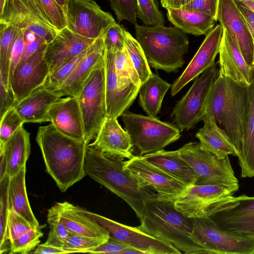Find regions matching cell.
I'll return each mask as SVG.
<instances>
[{"instance_id":"681fc988","label":"cell","mask_w":254,"mask_h":254,"mask_svg":"<svg viewBox=\"0 0 254 254\" xmlns=\"http://www.w3.org/2000/svg\"><path fill=\"white\" fill-rule=\"evenodd\" d=\"M219 2V0H192L181 8L205 13L217 21Z\"/></svg>"},{"instance_id":"52a82bcc","label":"cell","mask_w":254,"mask_h":254,"mask_svg":"<svg viewBox=\"0 0 254 254\" xmlns=\"http://www.w3.org/2000/svg\"><path fill=\"white\" fill-rule=\"evenodd\" d=\"M234 193L220 186L194 185L189 186L175 199L174 205L191 218L210 217L238 203Z\"/></svg>"},{"instance_id":"5b68a950","label":"cell","mask_w":254,"mask_h":254,"mask_svg":"<svg viewBox=\"0 0 254 254\" xmlns=\"http://www.w3.org/2000/svg\"><path fill=\"white\" fill-rule=\"evenodd\" d=\"M136 40L149 65L167 72H176L182 67L183 56L189 47V38L176 27L134 25Z\"/></svg>"},{"instance_id":"bcb514c9","label":"cell","mask_w":254,"mask_h":254,"mask_svg":"<svg viewBox=\"0 0 254 254\" xmlns=\"http://www.w3.org/2000/svg\"><path fill=\"white\" fill-rule=\"evenodd\" d=\"M126 31L123 25L116 21L112 23L103 34L106 50L115 52L124 50Z\"/></svg>"},{"instance_id":"4dcf8cb0","label":"cell","mask_w":254,"mask_h":254,"mask_svg":"<svg viewBox=\"0 0 254 254\" xmlns=\"http://www.w3.org/2000/svg\"><path fill=\"white\" fill-rule=\"evenodd\" d=\"M30 133L23 127L19 128L0 148L7 164V175L10 178L26 167L31 152Z\"/></svg>"},{"instance_id":"11a10c76","label":"cell","mask_w":254,"mask_h":254,"mask_svg":"<svg viewBox=\"0 0 254 254\" xmlns=\"http://www.w3.org/2000/svg\"><path fill=\"white\" fill-rule=\"evenodd\" d=\"M31 253L34 254H69L70 252L65 248L55 247L44 243L39 244Z\"/></svg>"},{"instance_id":"60d3db41","label":"cell","mask_w":254,"mask_h":254,"mask_svg":"<svg viewBox=\"0 0 254 254\" xmlns=\"http://www.w3.org/2000/svg\"><path fill=\"white\" fill-rule=\"evenodd\" d=\"M136 16L144 25H164V17L155 0H137Z\"/></svg>"},{"instance_id":"9a60e30c","label":"cell","mask_w":254,"mask_h":254,"mask_svg":"<svg viewBox=\"0 0 254 254\" xmlns=\"http://www.w3.org/2000/svg\"><path fill=\"white\" fill-rule=\"evenodd\" d=\"M47 44L41 47L26 59L20 61L9 77V83L17 102L43 85L49 75L45 53Z\"/></svg>"},{"instance_id":"8d00e7d4","label":"cell","mask_w":254,"mask_h":254,"mask_svg":"<svg viewBox=\"0 0 254 254\" xmlns=\"http://www.w3.org/2000/svg\"><path fill=\"white\" fill-rule=\"evenodd\" d=\"M47 222L50 231L45 244L64 248L71 233L62 222L57 204L48 210Z\"/></svg>"},{"instance_id":"d4e9b609","label":"cell","mask_w":254,"mask_h":254,"mask_svg":"<svg viewBox=\"0 0 254 254\" xmlns=\"http://www.w3.org/2000/svg\"><path fill=\"white\" fill-rule=\"evenodd\" d=\"M0 23L26 29L33 33L44 27H53L33 0H6L0 13Z\"/></svg>"},{"instance_id":"c3c4849f","label":"cell","mask_w":254,"mask_h":254,"mask_svg":"<svg viewBox=\"0 0 254 254\" xmlns=\"http://www.w3.org/2000/svg\"><path fill=\"white\" fill-rule=\"evenodd\" d=\"M118 22L127 20L137 24V0H109Z\"/></svg>"},{"instance_id":"db71d44e","label":"cell","mask_w":254,"mask_h":254,"mask_svg":"<svg viewBox=\"0 0 254 254\" xmlns=\"http://www.w3.org/2000/svg\"><path fill=\"white\" fill-rule=\"evenodd\" d=\"M234 1L236 3L254 41V12L241 3L235 0Z\"/></svg>"},{"instance_id":"2e32d148","label":"cell","mask_w":254,"mask_h":254,"mask_svg":"<svg viewBox=\"0 0 254 254\" xmlns=\"http://www.w3.org/2000/svg\"><path fill=\"white\" fill-rule=\"evenodd\" d=\"M223 33V28L217 25L206 35L198 51L182 74L171 85V94L174 96L188 83L213 65Z\"/></svg>"},{"instance_id":"d6a6232c","label":"cell","mask_w":254,"mask_h":254,"mask_svg":"<svg viewBox=\"0 0 254 254\" xmlns=\"http://www.w3.org/2000/svg\"><path fill=\"white\" fill-rule=\"evenodd\" d=\"M171 87L157 73L152 72L139 89V103L147 116L156 118L159 113L164 96Z\"/></svg>"},{"instance_id":"44dd1931","label":"cell","mask_w":254,"mask_h":254,"mask_svg":"<svg viewBox=\"0 0 254 254\" xmlns=\"http://www.w3.org/2000/svg\"><path fill=\"white\" fill-rule=\"evenodd\" d=\"M103 34L94 41L84 58L55 90L62 97L77 98L93 71L104 60L106 48Z\"/></svg>"},{"instance_id":"d590c367","label":"cell","mask_w":254,"mask_h":254,"mask_svg":"<svg viewBox=\"0 0 254 254\" xmlns=\"http://www.w3.org/2000/svg\"><path fill=\"white\" fill-rule=\"evenodd\" d=\"M115 65L119 89L124 90L133 86H141L138 74L126 48L115 52Z\"/></svg>"},{"instance_id":"6da1fadb","label":"cell","mask_w":254,"mask_h":254,"mask_svg":"<svg viewBox=\"0 0 254 254\" xmlns=\"http://www.w3.org/2000/svg\"><path fill=\"white\" fill-rule=\"evenodd\" d=\"M36 140L46 171L62 192L86 175L85 160L88 144L62 133L51 123L39 127Z\"/></svg>"},{"instance_id":"f5cc1de1","label":"cell","mask_w":254,"mask_h":254,"mask_svg":"<svg viewBox=\"0 0 254 254\" xmlns=\"http://www.w3.org/2000/svg\"><path fill=\"white\" fill-rule=\"evenodd\" d=\"M131 247L121 242L109 238L99 246L90 250V254H124L125 252Z\"/></svg>"},{"instance_id":"9f6ffc18","label":"cell","mask_w":254,"mask_h":254,"mask_svg":"<svg viewBox=\"0 0 254 254\" xmlns=\"http://www.w3.org/2000/svg\"><path fill=\"white\" fill-rule=\"evenodd\" d=\"M192 0H160L162 6L168 9L169 8H181Z\"/></svg>"},{"instance_id":"94428289","label":"cell","mask_w":254,"mask_h":254,"mask_svg":"<svg viewBox=\"0 0 254 254\" xmlns=\"http://www.w3.org/2000/svg\"><path fill=\"white\" fill-rule=\"evenodd\" d=\"M6 0H0V13H1L4 7Z\"/></svg>"},{"instance_id":"277c9868","label":"cell","mask_w":254,"mask_h":254,"mask_svg":"<svg viewBox=\"0 0 254 254\" xmlns=\"http://www.w3.org/2000/svg\"><path fill=\"white\" fill-rule=\"evenodd\" d=\"M247 87L218 75L205 105L204 114L212 116L222 125L239 153L244 129Z\"/></svg>"},{"instance_id":"4fadbf2b","label":"cell","mask_w":254,"mask_h":254,"mask_svg":"<svg viewBox=\"0 0 254 254\" xmlns=\"http://www.w3.org/2000/svg\"><path fill=\"white\" fill-rule=\"evenodd\" d=\"M66 27L82 36L96 40L115 20L93 0H69Z\"/></svg>"},{"instance_id":"7402d4cb","label":"cell","mask_w":254,"mask_h":254,"mask_svg":"<svg viewBox=\"0 0 254 254\" xmlns=\"http://www.w3.org/2000/svg\"><path fill=\"white\" fill-rule=\"evenodd\" d=\"M50 122L62 133L85 142L82 115L77 98H60L51 106Z\"/></svg>"},{"instance_id":"91938a15","label":"cell","mask_w":254,"mask_h":254,"mask_svg":"<svg viewBox=\"0 0 254 254\" xmlns=\"http://www.w3.org/2000/svg\"><path fill=\"white\" fill-rule=\"evenodd\" d=\"M58 4L63 9L64 11L65 14L67 11L68 3L69 0H55Z\"/></svg>"},{"instance_id":"484cf974","label":"cell","mask_w":254,"mask_h":254,"mask_svg":"<svg viewBox=\"0 0 254 254\" xmlns=\"http://www.w3.org/2000/svg\"><path fill=\"white\" fill-rule=\"evenodd\" d=\"M61 97L59 92L49 89L43 85L16 102L14 107L25 123L50 122L48 112L53 104Z\"/></svg>"},{"instance_id":"680465c9","label":"cell","mask_w":254,"mask_h":254,"mask_svg":"<svg viewBox=\"0 0 254 254\" xmlns=\"http://www.w3.org/2000/svg\"><path fill=\"white\" fill-rule=\"evenodd\" d=\"M237 1L254 12V0H234Z\"/></svg>"},{"instance_id":"cb8c5ba5","label":"cell","mask_w":254,"mask_h":254,"mask_svg":"<svg viewBox=\"0 0 254 254\" xmlns=\"http://www.w3.org/2000/svg\"><path fill=\"white\" fill-rule=\"evenodd\" d=\"M236 199V205L210 217L224 230L254 237V196L242 194Z\"/></svg>"},{"instance_id":"7dc6e473","label":"cell","mask_w":254,"mask_h":254,"mask_svg":"<svg viewBox=\"0 0 254 254\" xmlns=\"http://www.w3.org/2000/svg\"><path fill=\"white\" fill-rule=\"evenodd\" d=\"M34 228L29 222L13 209L8 208L7 230L10 244L21 235Z\"/></svg>"},{"instance_id":"83f0119b","label":"cell","mask_w":254,"mask_h":254,"mask_svg":"<svg viewBox=\"0 0 254 254\" xmlns=\"http://www.w3.org/2000/svg\"><path fill=\"white\" fill-rule=\"evenodd\" d=\"M238 159L241 177H254V67L251 83L247 87L243 138Z\"/></svg>"},{"instance_id":"ac0fdd59","label":"cell","mask_w":254,"mask_h":254,"mask_svg":"<svg viewBox=\"0 0 254 254\" xmlns=\"http://www.w3.org/2000/svg\"><path fill=\"white\" fill-rule=\"evenodd\" d=\"M217 20L237 42L249 66L254 67V41L233 0H219Z\"/></svg>"},{"instance_id":"836d02e7","label":"cell","mask_w":254,"mask_h":254,"mask_svg":"<svg viewBox=\"0 0 254 254\" xmlns=\"http://www.w3.org/2000/svg\"><path fill=\"white\" fill-rule=\"evenodd\" d=\"M26 167L10 178L8 187V208L13 209L27 220L34 228L39 227L38 221L30 205L25 185Z\"/></svg>"},{"instance_id":"ffe728a7","label":"cell","mask_w":254,"mask_h":254,"mask_svg":"<svg viewBox=\"0 0 254 254\" xmlns=\"http://www.w3.org/2000/svg\"><path fill=\"white\" fill-rule=\"evenodd\" d=\"M115 52L106 50L105 89L107 117L117 119L133 103L140 86H133L124 90L119 88L115 70Z\"/></svg>"},{"instance_id":"f6af8a7d","label":"cell","mask_w":254,"mask_h":254,"mask_svg":"<svg viewBox=\"0 0 254 254\" xmlns=\"http://www.w3.org/2000/svg\"><path fill=\"white\" fill-rule=\"evenodd\" d=\"M109 238L86 237L70 233L64 248L68 249L70 253H88L90 250L99 246Z\"/></svg>"},{"instance_id":"30bf717a","label":"cell","mask_w":254,"mask_h":254,"mask_svg":"<svg viewBox=\"0 0 254 254\" xmlns=\"http://www.w3.org/2000/svg\"><path fill=\"white\" fill-rule=\"evenodd\" d=\"M192 238L211 254H254V237L224 230L211 217L193 219Z\"/></svg>"},{"instance_id":"3957f363","label":"cell","mask_w":254,"mask_h":254,"mask_svg":"<svg viewBox=\"0 0 254 254\" xmlns=\"http://www.w3.org/2000/svg\"><path fill=\"white\" fill-rule=\"evenodd\" d=\"M125 163L122 158L104 154L87 145L86 175L122 198L140 219L145 200L151 194L124 168Z\"/></svg>"},{"instance_id":"f907efd6","label":"cell","mask_w":254,"mask_h":254,"mask_svg":"<svg viewBox=\"0 0 254 254\" xmlns=\"http://www.w3.org/2000/svg\"><path fill=\"white\" fill-rule=\"evenodd\" d=\"M25 30L20 28L15 38L11 54L9 77L22 57L25 45Z\"/></svg>"},{"instance_id":"603a6c76","label":"cell","mask_w":254,"mask_h":254,"mask_svg":"<svg viewBox=\"0 0 254 254\" xmlns=\"http://www.w3.org/2000/svg\"><path fill=\"white\" fill-rule=\"evenodd\" d=\"M88 145L108 155L128 159L134 156L131 139L117 118L107 117L96 137Z\"/></svg>"},{"instance_id":"816d5d0a","label":"cell","mask_w":254,"mask_h":254,"mask_svg":"<svg viewBox=\"0 0 254 254\" xmlns=\"http://www.w3.org/2000/svg\"><path fill=\"white\" fill-rule=\"evenodd\" d=\"M17 102L14 92L11 87L6 88L0 78V119Z\"/></svg>"},{"instance_id":"ab89813d","label":"cell","mask_w":254,"mask_h":254,"mask_svg":"<svg viewBox=\"0 0 254 254\" xmlns=\"http://www.w3.org/2000/svg\"><path fill=\"white\" fill-rule=\"evenodd\" d=\"M45 18L55 29L66 27V14L55 0H33Z\"/></svg>"},{"instance_id":"b9f144b4","label":"cell","mask_w":254,"mask_h":254,"mask_svg":"<svg viewBox=\"0 0 254 254\" xmlns=\"http://www.w3.org/2000/svg\"><path fill=\"white\" fill-rule=\"evenodd\" d=\"M43 227L32 228L24 233L10 244L9 254H27L31 253L40 244L43 236Z\"/></svg>"},{"instance_id":"8992f818","label":"cell","mask_w":254,"mask_h":254,"mask_svg":"<svg viewBox=\"0 0 254 254\" xmlns=\"http://www.w3.org/2000/svg\"><path fill=\"white\" fill-rule=\"evenodd\" d=\"M121 117L133 147L141 156L164 150L181 136V131L176 125L157 118L128 111L124 112Z\"/></svg>"},{"instance_id":"74e56055","label":"cell","mask_w":254,"mask_h":254,"mask_svg":"<svg viewBox=\"0 0 254 254\" xmlns=\"http://www.w3.org/2000/svg\"><path fill=\"white\" fill-rule=\"evenodd\" d=\"M125 47L142 83L147 79L152 72L140 44L127 31L125 37Z\"/></svg>"},{"instance_id":"ee69618b","label":"cell","mask_w":254,"mask_h":254,"mask_svg":"<svg viewBox=\"0 0 254 254\" xmlns=\"http://www.w3.org/2000/svg\"><path fill=\"white\" fill-rule=\"evenodd\" d=\"M88 48L80 55L66 63L56 71L50 74L44 84V87L53 91L56 90L84 58L87 53Z\"/></svg>"},{"instance_id":"1f68e13d","label":"cell","mask_w":254,"mask_h":254,"mask_svg":"<svg viewBox=\"0 0 254 254\" xmlns=\"http://www.w3.org/2000/svg\"><path fill=\"white\" fill-rule=\"evenodd\" d=\"M167 16L175 27L195 36L206 35L213 29L216 21L205 13L182 8L168 9Z\"/></svg>"},{"instance_id":"f1b7e54d","label":"cell","mask_w":254,"mask_h":254,"mask_svg":"<svg viewBox=\"0 0 254 254\" xmlns=\"http://www.w3.org/2000/svg\"><path fill=\"white\" fill-rule=\"evenodd\" d=\"M56 204L62 222L71 233L86 237L110 238L107 231L86 215L82 208L67 201Z\"/></svg>"},{"instance_id":"ba28073f","label":"cell","mask_w":254,"mask_h":254,"mask_svg":"<svg viewBox=\"0 0 254 254\" xmlns=\"http://www.w3.org/2000/svg\"><path fill=\"white\" fill-rule=\"evenodd\" d=\"M181 157L193 170L195 185H218L234 192L238 190L239 181L228 156L219 159L202 149L197 142H190L179 149Z\"/></svg>"},{"instance_id":"5bb4252c","label":"cell","mask_w":254,"mask_h":254,"mask_svg":"<svg viewBox=\"0 0 254 254\" xmlns=\"http://www.w3.org/2000/svg\"><path fill=\"white\" fill-rule=\"evenodd\" d=\"M124 168L142 188L152 187L158 197L175 201L189 187L146 161L142 156H134L125 161Z\"/></svg>"},{"instance_id":"7a4b0ae2","label":"cell","mask_w":254,"mask_h":254,"mask_svg":"<svg viewBox=\"0 0 254 254\" xmlns=\"http://www.w3.org/2000/svg\"><path fill=\"white\" fill-rule=\"evenodd\" d=\"M140 219L139 229L172 245L182 254H211L192 239L193 219L178 211L174 201L151 194L145 200Z\"/></svg>"},{"instance_id":"d6986e66","label":"cell","mask_w":254,"mask_h":254,"mask_svg":"<svg viewBox=\"0 0 254 254\" xmlns=\"http://www.w3.org/2000/svg\"><path fill=\"white\" fill-rule=\"evenodd\" d=\"M219 54V75L242 86H249L252 82L253 69L246 62L235 39L224 28Z\"/></svg>"},{"instance_id":"6f0895ef","label":"cell","mask_w":254,"mask_h":254,"mask_svg":"<svg viewBox=\"0 0 254 254\" xmlns=\"http://www.w3.org/2000/svg\"><path fill=\"white\" fill-rule=\"evenodd\" d=\"M0 181L7 175V164L5 158L2 152H0Z\"/></svg>"},{"instance_id":"f546056e","label":"cell","mask_w":254,"mask_h":254,"mask_svg":"<svg viewBox=\"0 0 254 254\" xmlns=\"http://www.w3.org/2000/svg\"><path fill=\"white\" fill-rule=\"evenodd\" d=\"M142 157L188 186L194 185L196 182V176L193 170L181 157L179 149L164 150L145 154Z\"/></svg>"},{"instance_id":"e0dca14e","label":"cell","mask_w":254,"mask_h":254,"mask_svg":"<svg viewBox=\"0 0 254 254\" xmlns=\"http://www.w3.org/2000/svg\"><path fill=\"white\" fill-rule=\"evenodd\" d=\"M95 40L77 34L67 27L59 30L46 48L45 58L49 75L87 50Z\"/></svg>"},{"instance_id":"f35d334b","label":"cell","mask_w":254,"mask_h":254,"mask_svg":"<svg viewBox=\"0 0 254 254\" xmlns=\"http://www.w3.org/2000/svg\"><path fill=\"white\" fill-rule=\"evenodd\" d=\"M10 177L6 175L0 181V254L6 253L10 249L8 238L7 220L8 211V187Z\"/></svg>"},{"instance_id":"9c48e42d","label":"cell","mask_w":254,"mask_h":254,"mask_svg":"<svg viewBox=\"0 0 254 254\" xmlns=\"http://www.w3.org/2000/svg\"><path fill=\"white\" fill-rule=\"evenodd\" d=\"M104 59L93 71L77 97L86 144L95 139L107 118Z\"/></svg>"},{"instance_id":"7c38bea8","label":"cell","mask_w":254,"mask_h":254,"mask_svg":"<svg viewBox=\"0 0 254 254\" xmlns=\"http://www.w3.org/2000/svg\"><path fill=\"white\" fill-rule=\"evenodd\" d=\"M83 211L105 229L110 238L144 254H182L172 245L146 233L138 227L127 226L84 209Z\"/></svg>"},{"instance_id":"4316f807","label":"cell","mask_w":254,"mask_h":254,"mask_svg":"<svg viewBox=\"0 0 254 254\" xmlns=\"http://www.w3.org/2000/svg\"><path fill=\"white\" fill-rule=\"evenodd\" d=\"M202 121L204 125L195 134L201 148L219 159L224 158L229 155L238 157L239 153L231 138L225 129L217 126L214 118L211 115L204 114Z\"/></svg>"},{"instance_id":"7bdbcfd3","label":"cell","mask_w":254,"mask_h":254,"mask_svg":"<svg viewBox=\"0 0 254 254\" xmlns=\"http://www.w3.org/2000/svg\"><path fill=\"white\" fill-rule=\"evenodd\" d=\"M0 121V148L25 122L14 107L3 115Z\"/></svg>"},{"instance_id":"e575fe53","label":"cell","mask_w":254,"mask_h":254,"mask_svg":"<svg viewBox=\"0 0 254 254\" xmlns=\"http://www.w3.org/2000/svg\"><path fill=\"white\" fill-rule=\"evenodd\" d=\"M20 28L0 23V78L6 88L10 87L9 73L13 44Z\"/></svg>"},{"instance_id":"8fae6325","label":"cell","mask_w":254,"mask_h":254,"mask_svg":"<svg viewBox=\"0 0 254 254\" xmlns=\"http://www.w3.org/2000/svg\"><path fill=\"white\" fill-rule=\"evenodd\" d=\"M217 64L215 63L196 77L186 94L174 107L171 117L181 132L193 128L202 121L208 94L219 75Z\"/></svg>"}]
</instances>
